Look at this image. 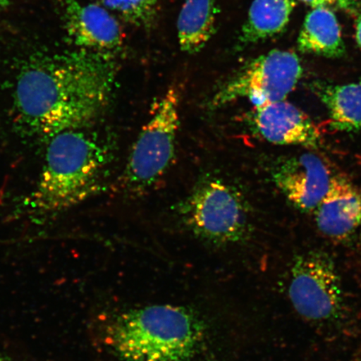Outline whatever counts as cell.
<instances>
[{
	"label": "cell",
	"mask_w": 361,
	"mask_h": 361,
	"mask_svg": "<svg viewBox=\"0 0 361 361\" xmlns=\"http://www.w3.org/2000/svg\"><path fill=\"white\" fill-rule=\"evenodd\" d=\"M298 47L303 53L328 58L344 55L345 47L335 13L326 7L314 8L305 18Z\"/></svg>",
	"instance_id": "cell-12"
},
{
	"label": "cell",
	"mask_w": 361,
	"mask_h": 361,
	"mask_svg": "<svg viewBox=\"0 0 361 361\" xmlns=\"http://www.w3.org/2000/svg\"><path fill=\"white\" fill-rule=\"evenodd\" d=\"M105 328L108 348L120 361H193L205 338L198 316L173 305L124 311Z\"/></svg>",
	"instance_id": "cell-2"
},
{
	"label": "cell",
	"mask_w": 361,
	"mask_h": 361,
	"mask_svg": "<svg viewBox=\"0 0 361 361\" xmlns=\"http://www.w3.org/2000/svg\"><path fill=\"white\" fill-rule=\"evenodd\" d=\"M214 0H185L178 20L180 49L188 54L200 52L214 34Z\"/></svg>",
	"instance_id": "cell-14"
},
{
	"label": "cell",
	"mask_w": 361,
	"mask_h": 361,
	"mask_svg": "<svg viewBox=\"0 0 361 361\" xmlns=\"http://www.w3.org/2000/svg\"><path fill=\"white\" fill-rule=\"evenodd\" d=\"M329 1L331 4H337V6L342 8L350 10V8H353L355 6V4L358 0H329Z\"/></svg>",
	"instance_id": "cell-17"
},
{
	"label": "cell",
	"mask_w": 361,
	"mask_h": 361,
	"mask_svg": "<svg viewBox=\"0 0 361 361\" xmlns=\"http://www.w3.org/2000/svg\"><path fill=\"white\" fill-rule=\"evenodd\" d=\"M252 123L266 141L282 146L318 148L322 133L304 111L286 101L255 107Z\"/></svg>",
	"instance_id": "cell-10"
},
{
	"label": "cell",
	"mask_w": 361,
	"mask_h": 361,
	"mask_svg": "<svg viewBox=\"0 0 361 361\" xmlns=\"http://www.w3.org/2000/svg\"><path fill=\"white\" fill-rule=\"evenodd\" d=\"M179 126V94L171 88L158 102L130 152L123 175L128 192H147L164 177L175 157Z\"/></svg>",
	"instance_id": "cell-5"
},
{
	"label": "cell",
	"mask_w": 361,
	"mask_h": 361,
	"mask_svg": "<svg viewBox=\"0 0 361 361\" xmlns=\"http://www.w3.org/2000/svg\"><path fill=\"white\" fill-rule=\"evenodd\" d=\"M301 1L314 8L326 7L327 4H331L329 0H301Z\"/></svg>",
	"instance_id": "cell-18"
},
{
	"label": "cell",
	"mask_w": 361,
	"mask_h": 361,
	"mask_svg": "<svg viewBox=\"0 0 361 361\" xmlns=\"http://www.w3.org/2000/svg\"><path fill=\"white\" fill-rule=\"evenodd\" d=\"M301 75L299 57L275 49L255 59L225 82L212 99V106H223L241 98H247L255 107L286 101Z\"/></svg>",
	"instance_id": "cell-6"
},
{
	"label": "cell",
	"mask_w": 361,
	"mask_h": 361,
	"mask_svg": "<svg viewBox=\"0 0 361 361\" xmlns=\"http://www.w3.org/2000/svg\"><path fill=\"white\" fill-rule=\"evenodd\" d=\"M16 2V0H0V11L6 10L8 6Z\"/></svg>",
	"instance_id": "cell-20"
},
{
	"label": "cell",
	"mask_w": 361,
	"mask_h": 361,
	"mask_svg": "<svg viewBox=\"0 0 361 361\" xmlns=\"http://www.w3.org/2000/svg\"><path fill=\"white\" fill-rule=\"evenodd\" d=\"M107 152L87 128L65 130L48 140L42 173L27 207L36 218L60 214L101 188Z\"/></svg>",
	"instance_id": "cell-3"
},
{
	"label": "cell",
	"mask_w": 361,
	"mask_h": 361,
	"mask_svg": "<svg viewBox=\"0 0 361 361\" xmlns=\"http://www.w3.org/2000/svg\"><path fill=\"white\" fill-rule=\"evenodd\" d=\"M183 224L197 238L216 246L235 245L250 233L245 197L219 178L202 179L178 206Z\"/></svg>",
	"instance_id": "cell-4"
},
{
	"label": "cell",
	"mask_w": 361,
	"mask_h": 361,
	"mask_svg": "<svg viewBox=\"0 0 361 361\" xmlns=\"http://www.w3.org/2000/svg\"><path fill=\"white\" fill-rule=\"evenodd\" d=\"M65 20L72 40L85 51L113 55L123 48L118 21L98 4L66 0Z\"/></svg>",
	"instance_id": "cell-9"
},
{
	"label": "cell",
	"mask_w": 361,
	"mask_h": 361,
	"mask_svg": "<svg viewBox=\"0 0 361 361\" xmlns=\"http://www.w3.org/2000/svg\"><path fill=\"white\" fill-rule=\"evenodd\" d=\"M313 153L292 157L274 169L273 180L287 200L304 213H313L326 197L334 177Z\"/></svg>",
	"instance_id": "cell-8"
},
{
	"label": "cell",
	"mask_w": 361,
	"mask_h": 361,
	"mask_svg": "<svg viewBox=\"0 0 361 361\" xmlns=\"http://www.w3.org/2000/svg\"><path fill=\"white\" fill-rule=\"evenodd\" d=\"M293 308L310 322L336 319L343 308L340 275L326 252L310 251L293 261L288 286Z\"/></svg>",
	"instance_id": "cell-7"
},
{
	"label": "cell",
	"mask_w": 361,
	"mask_h": 361,
	"mask_svg": "<svg viewBox=\"0 0 361 361\" xmlns=\"http://www.w3.org/2000/svg\"><path fill=\"white\" fill-rule=\"evenodd\" d=\"M315 92L326 106L334 129L345 133L361 130V83L315 85Z\"/></svg>",
	"instance_id": "cell-15"
},
{
	"label": "cell",
	"mask_w": 361,
	"mask_h": 361,
	"mask_svg": "<svg viewBox=\"0 0 361 361\" xmlns=\"http://www.w3.org/2000/svg\"><path fill=\"white\" fill-rule=\"evenodd\" d=\"M314 213L320 232L335 240H345L361 228V190L348 179L335 175Z\"/></svg>",
	"instance_id": "cell-11"
},
{
	"label": "cell",
	"mask_w": 361,
	"mask_h": 361,
	"mask_svg": "<svg viewBox=\"0 0 361 361\" xmlns=\"http://www.w3.org/2000/svg\"><path fill=\"white\" fill-rule=\"evenodd\" d=\"M116 74L114 56L85 49L31 61L17 78L18 119L47 141L65 130L87 128L107 106Z\"/></svg>",
	"instance_id": "cell-1"
},
{
	"label": "cell",
	"mask_w": 361,
	"mask_h": 361,
	"mask_svg": "<svg viewBox=\"0 0 361 361\" xmlns=\"http://www.w3.org/2000/svg\"><path fill=\"white\" fill-rule=\"evenodd\" d=\"M296 4V0H254L238 42L242 45L255 44L282 32Z\"/></svg>",
	"instance_id": "cell-13"
},
{
	"label": "cell",
	"mask_w": 361,
	"mask_h": 361,
	"mask_svg": "<svg viewBox=\"0 0 361 361\" xmlns=\"http://www.w3.org/2000/svg\"><path fill=\"white\" fill-rule=\"evenodd\" d=\"M356 39H357V42L361 47V17L357 21V24H356Z\"/></svg>",
	"instance_id": "cell-19"
},
{
	"label": "cell",
	"mask_w": 361,
	"mask_h": 361,
	"mask_svg": "<svg viewBox=\"0 0 361 361\" xmlns=\"http://www.w3.org/2000/svg\"><path fill=\"white\" fill-rule=\"evenodd\" d=\"M106 8L115 11L126 21L138 27L150 28L157 19V0H101Z\"/></svg>",
	"instance_id": "cell-16"
}]
</instances>
